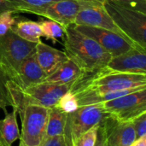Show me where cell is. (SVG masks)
I'll return each mask as SVG.
<instances>
[{"instance_id": "6da1fadb", "label": "cell", "mask_w": 146, "mask_h": 146, "mask_svg": "<svg viewBox=\"0 0 146 146\" xmlns=\"http://www.w3.org/2000/svg\"><path fill=\"white\" fill-rule=\"evenodd\" d=\"M104 7L123 33L146 50V0H105Z\"/></svg>"}, {"instance_id": "7a4b0ae2", "label": "cell", "mask_w": 146, "mask_h": 146, "mask_svg": "<svg viewBox=\"0 0 146 146\" xmlns=\"http://www.w3.org/2000/svg\"><path fill=\"white\" fill-rule=\"evenodd\" d=\"M64 48L68 58L84 73H93L106 68L111 55L92 38L75 29L74 25L64 28Z\"/></svg>"}, {"instance_id": "3957f363", "label": "cell", "mask_w": 146, "mask_h": 146, "mask_svg": "<svg viewBox=\"0 0 146 146\" xmlns=\"http://www.w3.org/2000/svg\"><path fill=\"white\" fill-rule=\"evenodd\" d=\"M36 44L28 42L10 30L0 37V72L14 80L21 62L35 50Z\"/></svg>"}, {"instance_id": "277c9868", "label": "cell", "mask_w": 146, "mask_h": 146, "mask_svg": "<svg viewBox=\"0 0 146 146\" xmlns=\"http://www.w3.org/2000/svg\"><path fill=\"white\" fill-rule=\"evenodd\" d=\"M108 115L109 114L100 104L80 106L75 111L67 114L62 134L66 145L73 146L77 138L102 124Z\"/></svg>"}, {"instance_id": "5b68a950", "label": "cell", "mask_w": 146, "mask_h": 146, "mask_svg": "<svg viewBox=\"0 0 146 146\" xmlns=\"http://www.w3.org/2000/svg\"><path fill=\"white\" fill-rule=\"evenodd\" d=\"M49 109L28 104L20 115L21 119V133L20 140L26 146H40L43 142Z\"/></svg>"}, {"instance_id": "8992f818", "label": "cell", "mask_w": 146, "mask_h": 146, "mask_svg": "<svg viewBox=\"0 0 146 146\" xmlns=\"http://www.w3.org/2000/svg\"><path fill=\"white\" fill-rule=\"evenodd\" d=\"M100 104L109 115L123 121H132L146 112V88Z\"/></svg>"}, {"instance_id": "52a82bcc", "label": "cell", "mask_w": 146, "mask_h": 146, "mask_svg": "<svg viewBox=\"0 0 146 146\" xmlns=\"http://www.w3.org/2000/svg\"><path fill=\"white\" fill-rule=\"evenodd\" d=\"M74 27L81 33L94 39L98 44L106 50L111 56L121 55L130 50L132 48L137 47L127 38L106 29L79 25H74Z\"/></svg>"}, {"instance_id": "ba28073f", "label": "cell", "mask_w": 146, "mask_h": 146, "mask_svg": "<svg viewBox=\"0 0 146 146\" xmlns=\"http://www.w3.org/2000/svg\"><path fill=\"white\" fill-rule=\"evenodd\" d=\"M102 127L106 146H129L136 139L132 121H123L109 115Z\"/></svg>"}, {"instance_id": "9c48e42d", "label": "cell", "mask_w": 146, "mask_h": 146, "mask_svg": "<svg viewBox=\"0 0 146 146\" xmlns=\"http://www.w3.org/2000/svg\"><path fill=\"white\" fill-rule=\"evenodd\" d=\"M72 84L58 85L44 81L26 88L24 91L30 104H38L47 109L55 107L61 97L70 91Z\"/></svg>"}, {"instance_id": "30bf717a", "label": "cell", "mask_w": 146, "mask_h": 146, "mask_svg": "<svg viewBox=\"0 0 146 146\" xmlns=\"http://www.w3.org/2000/svg\"><path fill=\"white\" fill-rule=\"evenodd\" d=\"M74 25L98 27L114 32L130 40L116 26L104 5L83 6L76 15ZM131 41V40H130ZM132 42V41H131ZM136 46V45H135Z\"/></svg>"}, {"instance_id": "8fae6325", "label": "cell", "mask_w": 146, "mask_h": 146, "mask_svg": "<svg viewBox=\"0 0 146 146\" xmlns=\"http://www.w3.org/2000/svg\"><path fill=\"white\" fill-rule=\"evenodd\" d=\"M106 68L116 72L146 74V50L133 47L121 55L112 56Z\"/></svg>"}, {"instance_id": "7c38bea8", "label": "cell", "mask_w": 146, "mask_h": 146, "mask_svg": "<svg viewBox=\"0 0 146 146\" xmlns=\"http://www.w3.org/2000/svg\"><path fill=\"white\" fill-rule=\"evenodd\" d=\"M84 5L78 0H59L46 7L38 15L68 27L74 23L77 14Z\"/></svg>"}, {"instance_id": "4fadbf2b", "label": "cell", "mask_w": 146, "mask_h": 146, "mask_svg": "<svg viewBox=\"0 0 146 146\" xmlns=\"http://www.w3.org/2000/svg\"><path fill=\"white\" fill-rule=\"evenodd\" d=\"M47 75L40 68L35 56V50L21 63L13 80L22 90L44 81Z\"/></svg>"}, {"instance_id": "5bb4252c", "label": "cell", "mask_w": 146, "mask_h": 146, "mask_svg": "<svg viewBox=\"0 0 146 146\" xmlns=\"http://www.w3.org/2000/svg\"><path fill=\"white\" fill-rule=\"evenodd\" d=\"M35 56L38 63L47 76L68 59L65 51L53 48L43 43L41 40L36 44Z\"/></svg>"}, {"instance_id": "9a60e30c", "label": "cell", "mask_w": 146, "mask_h": 146, "mask_svg": "<svg viewBox=\"0 0 146 146\" xmlns=\"http://www.w3.org/2000/svg\"><path fill=\"white\" fill-rule=\"evenodd\" d=\"M83 73L84 71L74 62L68 58L52 74L48 75L44 81L58 85H73Z\"/></svg>"}, {"instance_id": "2e32d148", "label": "cell", "mask_w": 146, "mask_h": 146, "mask_svg": "<svg viewBox=\"0 0 146 146\" xmlns=\"http://www.w3.org/2000/svg\"><path fill=\"white\" fill-rule=\"evenodd\" d=\"M16 110L4 113L3 119L0 120V145L13 146V144L20 139L21 133L17 123Z\"/></svg>"}, {"instance_id": "e0dca14e", "label": "cell", "mask_w": 146, "mask_h": 146, "mask_svg": "<svg viewBox=\"0 0 146 146\" xmlns=\"http://www.w3.org/2000/svg\"><path fill=\"white\" fill-rule=\"evenodd\" d=\"M66 118L67 114L56 106L49 109L45 134L43 141L50 138L62 136L63 134Z\"/></svg>"}, {"instance_id": "ac0fdd59", "label": "cell", "mask_w": 146, "mask_h": 146, "mask_svg": "<svg viewBox=\"0 0 146 146\" xmlns=\"http://www.w3.org/2000/svg\"><path fill=\"white\" fill-rule=\"evenodd\" d=\"M12 31L21 38L37 44L43 37L39 22L33 21H19L14 25Z\"/></svg>"}, {"instance_id": "d6986e66", "label": "cell", "mask_w": 146, "mask_h": 146, "mask_svg": "<svg viewBox=\"0 0 146 146\" xmlns=\"http://www.w3.org/2000/svg\"><path fill=\"white\" fill-rule=\"evenodd\" d=\"M13 11L25 12L38 15L46 7L59 0H9Z\"/></svg>"}, {"instance_id": "ffe728a7", "label": "cell", "mask_w": 146, "mask_h": 146, "mask_svg": "<svg viewBox=\"0 0 146 146\" xmlns=\"http://www.w3.org/2000/svg\"><path fill=\"white\" fill-rule=\"evenodd\" d=\"M41 27L43 37L50 39L54 44L56 43L58 38H63L64 28L58 23L53 21H42L39 22Z\"/></svg>"}, {"instance_id": "44dd1931", "label": "cell", "mask_w": 146, "mask_h": 146, "mask_svg": "<svg viewBox=\"0 0 146 146\" xmlns=\"http://www.w3.org/2000/svg\"><path fill=\"white\" fill-rule=\"evenodd\" d=\"M56 106L66 114L72 113L80 107L76 97L70 91H68L61 97Z\"/></svg>"}, {"instance_id": "7402d4cb", "label": "cell", "mask_w": 146, "mask_h": 146, "mask_svg": "<svg viewBox=\"0 0 146 146\" xmlns=\"http://www.w3.org/2000/svg\"><path fill=\"white\" fill-rule=\"evenodd\" d=\"M98 126L91 128L75 139L73 146H95Z\"/></svg>"}, {"instance_id": "603a6c76", "label": "cell", "mask_w": 146, "mask_h": 146, "mask_svg": "<svg viewBox=\"0 0 146 146\" xmlns=\"http://www.w3.org/2000/svg\"><path fill=\"white\" fill-rule=\"evenodd\" d=\"M15 12L8 10L0 14V37L5 35L10 30H12L15 24V18L13 16Z\"/></svg>"}, {"instance_id": "cb8c5ba5", "label": "cell", "mask_w": 146, "mask_h": 146, "mask_svg": "<svg viewBox=\"0 0 146 146\" xmlns=\"http://www.w3.org/2000/svg\"><path fill=\"white\" fill-rule=\"evenodd\" d=\"M8 80H9L0 72V109H2L4 113L7 112V106H10V100L6 86Z\"/></svg>"}, {"instance_id": "d4e9b609", "label": "cell", "mask_w": 146, "mask_h": 146, "mask_svg": "<svg viewBox=\"0 0 146 146\" xmlns=\"http://www.w3.org/2000/svg\"><path fill=\"white\" fill-rule=\"evenodd\" d=\"M132 124L135 131L136 139L146 135V112L134 118L132 121Z\"/></svg>"}, {"instance_id": "484cf974", "label": "cell", "mask_w": 146, "mask_h": 146, "mask_svg": "<svg viewBox=\"0 0 146 146\" xmlns=\"http://www.w3.org/2000/svg\"><path fill=\"white\" fill-rule=\"evenodd\" d=\"M40 146H67L63 136H57L44 140Z\"/></svg>"}, {"instance_id": "4316f807", "label": "cell", "mask_w": 146, "mask_h": 146, "mask_svg": "<svg viewBox=\"0 0 146 146\" xmlns=\"http://www.w3.org/2000/svg\"><path fill=\"white\" fill-rule=\"evenodd\" d=\"M95 146H106L105 141H104V136L102 124H100L98 128V135H97V140H96Z\"/></svg>"}, {"instance_id": "83f0119b", "label": "cell", "mask_w": 146, "mask_h": 146, "mask_svg": "<svg viewBox=\"0 0 146 146\" xmlns=\"http://www.w3.org/2000/svg\"><path fill=\"white\" fill-rule=\"evenodd\" d=\"M11 10L13 11V9L11 7V4L9 0H0V14L3 12Z\"/></svg>"}, {"instance_id": "f1b7e54d", "label": "cell", "mask_w": 146, "mask_h": 146, "mask_svg": "<svg viewBox=\"0 0 146 146\" xmlns=\"http://www.w3.org/2000/svg\"><path fill=\"white\" fill-rule=\"evenodd\" d=\"M80 1L84 6L88 5H104L105 0H78Z\"/></svg>"}, {"instance_id": "f546056e", "label": "cell", "mask_w": 146, "mask_h": 146, "mask_svg": "<svg viewBox=\"0 0 146 146\" xmlns=\"http://www.w3.org/2000/svg\"><path fill=\"white\" fill-rule=\"evenodd\" d=\"M129 146H146V135L135 139Z\"/></svg>"}, {"instance_id": "4dcf8cb0", "label": "cell", "mask_w": 146, "mask_h": 146, "mask_svg": "<svg viewBox=\"0 0 146 146\" xmlns=\"http://www.w3.org/2000/svg\"><path fill=\"white\" fill-rule=\"evenodd\" d=\"M19 146H26L23 143H22V141L21 140H20V144H19Z\"/></svg>"}, {"instance_id": "1f68e13d", "label": "cell", "mask_w": 146, "mask_h": 146, "mask_svg": "<svg viewBox=\"0 0 146 146\" xmlns=\"http://www.w3.org/2000/svg\"><path fill=\"white\" fill-rule=\"evenodd\" d=\"M117 1H120V0H117Z\"/></svg>"}, {"instance_id": "d6a6232c", "label": "cell", "mask_w": 146, "mask_h": 146, "mask_svg": "<svg viewBox=\"0 0 146 146\" xmlns=\"http://www.w3.org/2000/svg\"><path fill=\"white\" fill-rule=\"evenodd\" d=\"M0 146H1V145H0Z\"/></svg>"}]
</instances>
